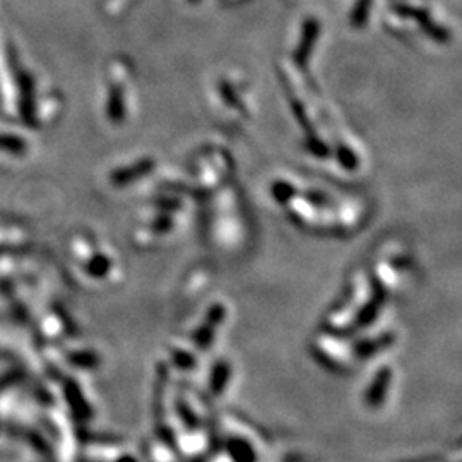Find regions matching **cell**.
Returning <instances> with one entry per match:
<instances>
[{
    "instance_id": "52a82bcc",
    "label": "cell",
    "mask_w": 462,
    "mask_h": 462,
    "mask_svg": "<svg viewBox=\"0 0 462 462\" xmlns=\"http://www.w3.org/2000/svg\"><path fill=\"white\" fill-rule=\"evenodd\" d=\"M69 362H71L74 366L86 368V370H91V368H96L100 365V358H98V354L93 353V351H76V353H71L69 354Z\"/></svg>"
},
{
    "instance_id": "3957f363",
    "label": "cell",
    "mask_w": 462,
    "mask_h": 462,
    "mask_svg": "<svg viewBox=\"0 0 462 462\" xmlns=\"http://www.w3.org/2000/svg\"><path fill=\"white\" fill-rule=\"evenodd\" d=\"M64 394L67 398L69 408H71L72 416L76 418V421H79V425L88 423L89 420L93 418V408L89 406V403L86 400L83 391L79 389L74 380H65V387H64Z\"/></svg>"
},
{
    "instance_id": "ba28073f",
    "label": "cell",
    "mask_w": 462,
    "mask_h": 462,
    "mask_svg": "<svg viewBox=\"0 0 462 462\" xmlns=\"http://www.w3.org/2000/svg\"><path fill=\"white\" fill-rule=\"evenodd\" d=\"M0 149L11 151V153H23L26 149V142L18 136H9V134H0Z\"/></svg>"
},
{
    "instance_id": "8fae6325",
    "label": "cell",
    "mask_w": 462,
    "mask_h": 462,
    "mask_svg": "<svg viewBox=\"0 0 462 462\" xmlns=\"http://www.w3.org/2000/svg\"><path fill=\"white\" fill-rule=\"evenodd\" d=\"M113 462H141V461H139V457L134 456V454H120V456H118Z\"/></svg>"
},
{
    "instance_id": "6da1fadb",
    "label": "cell",
    "mask_w": 462,
    "mask_h": 462,
    "mask_svg": "<svg viewBox=\"0 0 462 462\" xmlns=\"http://www.w3.org/2000/svg\"><path fill=\"white\" fill-rule=\"evenodd\" d=\"M219 449L230 462H259V437L240 420L228 418L219 428Z\"/></svg>"
},
{
    "instance_id": "5b68a950",
    "label": "cell",
    "mask_w": 462,
    "mask_h": 462,
    "mask_svg": "<svg viewBox=\"0 0 462 462\" xmlns=\"http://www.w3.org/2000/svg\"><path fill=\"white\" fill-rule=\"evenodd\" d=\"M231 380V366L226 362H218L209 375V391L212 395H221Z\"/></svg>"
},
{
    "instance_id": "30bf717a",
    "label": "cell",
    "mask_w": 462,
    "mask_h": 462,
    "mask_svg": "<svg viewBox=\"0 0 462 462\" xmlns=\"http://www.w3.org/2000/svg\"><path fill=\"white\" fill-rule=\"evenodd\" d=\"M108 267H110V260L105 259V257L98 255L91 262V265H89V272L95 274V276H103V274L108 271Z\"/></svg>"
},
{
    "instance_id": "9c48e42d",
    "label": "cell",
    "mask_w": 462,
    "mask_h": 462,
    "mask_svg": "<svg viewBox=\"0 0 462 462\" xmlns=\"http://www.w3.org/2000/svg\"><path fill=\"white\" fill-rule=\"evenodd\" d=\"M173 363L180 368H194L195 366V358L192 357L187 351H173Z\"/></svg>"
},
{
    "instance_id": "277c9868",
    "label": "cell",
    "mask_w": 462,
    "mask_h": 462,
    "mask_svg": "<svg viewBox=\"0 0 462 462\" xmlns=\"http://www.w3.org/2000/svg\"><path fill=\"white\" fill-rule=\"evenodd\" d=\"M9 433L12 437H16V439H23L24 441H28V444H30L36 452L42 454V456H45V457L53 456L50 444H48V441L45 440L36 430H31V428H23V427H12Z\"/></svg>"
},
{
    "instance_id": "8992f818",
    "label": "cell",
    "mask_w": 462,
    "mask_h": 462,
    "mask_svg": "<svg viewBox=\"0 0 462 462\" xmlns=\"http://www.w3.org/2000/svg\"><path fill=\"white\" fill-rule=\"evenodd\" d=\"M146 462H180L177 454H173L170 445L165 441L154 440L147 445Z\"/></svg>"
},
{
    "instance_id": "7a4b0ae2",
    "label": "cell",
    "mask_w": 462,
    "mask_h": 462,
    "mask_svg": "<svg viewBox=\"0 0 462 462\" xmlns=\"http://www.w3.org/2000/svg\"><path fill=\"white\" fill-rule=\"evenodd\" d=\"M391 382L392 371L389 366H383L377 370L375 377L368 383L365 394H363V403H365V406L370 408V410H380V408L386 404L387 395H389Z\"/></svg>"
}]
</instances>
